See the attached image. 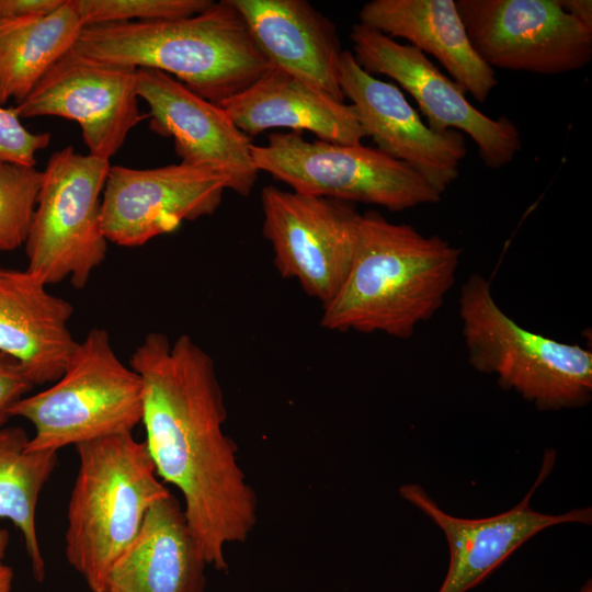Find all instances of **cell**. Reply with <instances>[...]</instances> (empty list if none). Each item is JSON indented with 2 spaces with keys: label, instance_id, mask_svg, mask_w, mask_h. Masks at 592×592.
I'll use <instances>...</instances> for the list:
<instances>
[{
  "label": "cell",
  "instance_id": "cell-1",
  "mask_svg": "<svg viewBox=\"0 0 592 592\" xmlns=\"http://www.w3.org/2000/svg\"><path fill=\"white\" fill-rule=\"evenodd\" d=\"M129 366L143 383L145 444L156 473L175 486L207 565L227 571L225 546L257 523V496L225 434L227 410L212 356L190 335L148 333Z\"/></svg>",
  "mask_w": 592,
  "mask_h": 592
},
{
  "label": "cell",
  "instance_id": "cell-2",
  "mask_svg": "<svg viewBox=\"0 0 592 592\" xmlns=\"http://www.w3.org/2000/svg\"><path fill=\"white\" fill-rule=\"evenodd\" d=\"M460 254L437 235L424 236L376 210L361 214L351 266L335 295L322 305L321 326L411 338L443 306Z\"/></svg>",
  "mask_w": 592,
  "mask_h": 592
},
{
  "label": "cell",
  "instance_id": "cell-3",
  "mask_svg": "<svg viewBox=\"0 0 592 592\" xmlns=\"http://www.w3.org/2000/svg\"><path fill=\"white\" fill-rule=\"evenodd\" d=\"M73 49L100 62L174 76L218 105L273 67L231 0L191 18L86 25Z\"/></svg>",
  "mask_w": 592,
  "mask_h": 592
},
{
  "label": "cell",
  "instance_id": "cell-4",
  "mask_svg": "<svg viewBox=\"0 0 592 592\" xmlns=\"http://www.w3.org/2000/svg\"><path fill=\"white\" fill-rule=\"evenodd\" d=\"M79 468L67 510L65 551L91 592H109L113 566L136 537L151 504L170 491L145 442L133 433L76 446Z\"/></svg>",
  "mask_w": 592,
  "mask_h": 592
},
{
  "label": "cell",
  "instance_id": "cell-5",
  "mask_svg": "<svg viewBox=\"0 0 592 592\" xmlns=\"http://www.w3.org/2000/svg\"><path fill=\"white\" fill-rule=\"evenodd\" d=\"M459 318L469 364L494 375L540 411L587 406L592 399V353L530 331L497 304L489 281L473 274L462 285Z\"/></svg>",
  "mask_w": 592,
  "mask_h": 592
},
{
  "label": "cell",
  "instance_id": "cell-6",
  "mask_svg": "<svg viewBox=\"0 0 592 592\" xmlns=\"http://www.w3.org/2000/svg\"><path fill=\"white\" fill-rule=\"evenodd\" d=\"M140 376L116 355L105 329L92 328L65 373L47 389L11 409L35 429L27 451H56L96 439L133 433L143 420Z\"/></svg>",
  "mask_w": 592,
  "mask_h": 592
},
{
  "label": "cell",
  "instance_id": "cell-7",
  "mask_svg": "<svg viewBox=\"0 0 592 592\" xmlns=\"http://www.w3.org/2000/svg\"><path fill=\"white\" fill-rule=\"evenodd\" d=\"M251 155L259 172L300 194L372 204L390 212L434 204L442 196L407 163L362 144L309 141L301 132L273 133L266 144L252 145Z\"/></svg>",
  "mask_w": 592,
  "mask_h": 592
},
{
  "label": "cell",
  "instance_id": "cell-8",
  "mask_svg": "<svg viewBox=\"0 0 592 592\" xmlns=\"http://www.w3.org/2000/svg\"><path fill=\"white\" fill-rule=\"evenodd\" d=\"M110 166V160L82 155L72 146L49 157L24 244L25 270L46 285L68 278L83 288L105 260L109 241L101 204Z\"/></svg>",
  "mask_w": 592,
  "mask_h": 592
},
{
  "label": "cell",
  "instance_id": "cell-9",
  "mask_svg": "<svg viewBox=\"0 0 592 592\" xmlns=\"http://www.w3.org/2000/svg\"><path fill=\"white\" fill-rule=\"evenodd\" d=\"M469 42L492 69L561 75L592 60V27L561 0H456Z\"/></svg>",
  "mask_w": 592,
  "mask_h": 592
},
{
  "label": "cell",
  "instance_id": "cell-10",
  "mask_svg": "<svg viewBox=\"0 0 592 592\" xmlns=\"http://www.w3.org/2000/svg\"><path fill=\"white\" fill-rule=\"evenodd\" d=\"M262 231L274 265L322 305L343 283L352 263L361 214L352 203L266 185L261 192Z\"/></svg>",
  "mask_w": 592,
  "mask_h": 592
},
{
  "label": "cell",
  "instance_id": "cell-11",
  "mask_svg": "<svg viewBox=\"0 0 592 592\" xmlns=\"http://www.w3.org/2000/svg\"><path fill=\"white\" fill-rule=\"evenodd\" d=\"M352 54L367 73L384 75L417 102L434 132L458 130L477 145L482 163L501 169L522 149L521 134L506 116L492 118L476 109L466 92L423 53L362 23L352 26Z\"/></svg>",
  "mask_w": 592,
  "mask_h": 592
},
{
  "label": "cell",
  "instance_id": "cell-12",
  "mask_svg": "<svg viewBox=\"0 0 592 592\" xmlns=\"http://www.w3.org/2000/svg\"><path fill=\"white\" fill-rule=\"evenodd\" d=\"M137 69L68 50L14 111L21 119L56 116L77 122L89 155L110 160L148 114L139 111Z\"/></svg>",
  "mask_w": 592,
  "mask_h": 592
},
{
  "label": "cell",
  "instance_id": "cell-13",
  "mask_svg": "<svg viewBox=\"0 0 592 592\" xmlns=\"http://www.w3.org/2000/svg\"><path fill=\"white\" fill-rule=\"evenodd\" d=\"M227 181L182 162L151 169L110 166L101 217L109 242L135 248L177 230L183 221L212 216Z\"/></svg>",
  "mask_w": 592,
  "mask_h": 592
},
{
  "label": "cell",
  "instance_id": "cell-14",
  "mask_svg": "<svg viewBox=\"0 0 592 592\" xmlns=\"http://www.w3.org/2000/svg\"><path fill=\"white\" fill-rule=\"evenodd\" d=\"M136 86L139 99L149 106L150 130L173 139L182 163L219 174L228 190L250 195L259 174L253 144L220 105L157 69L138 68Z\"/></svg>",
  "mask_w": 592,
  "mask_h": 592
},
{
  "label": "cell",
  "instance_id": "cell-15",
  "mask_svg": "<svg viewBox=\"0 0 592 592\" xmlns=\"http://www.w3.org/2000/svg\"><path fill=\"white\" fill-rule=\"evenodd\" d=\"M555 453L545 454L539 475L527 494L512 509L483 519L451 515L417 483L400 487L401 498L440 527L449 547V563L437 592H467L504 562L517 548L545 528L565 523H592V509L578 508L562 514H545L531 506V498L546 479Z\"/></svg>",
  "mask_w": 592,
  "mask_h": 592
},
{
  "label": "cell",
  "instance_id": "cell-16",
  "mask_svg": "<svg viewBox=\"0 0 592 592\" xmlns=\"http://www.w3.org/2000/svg\"><path fill=\"white\" fill-rule=\"evenodd\" d=\"M339 80L378 150L413 168L441 194L458 179L467 155L464 134L431 129L397 86L363 70L351 50L342 53Z\"/></svg>",
  "mask_w": 592,
  "mask_h": 592
},
{
  "label": "cell",
  "instance_id": "cell-17",
  "mask_svg": "<svg viewBox=\"0 0 592 592\" xmlns=\"http://www.w3.org/2000/svg\"><path fill=\"white\" fill-rule=\"evenodd\" d=\"M273 67L344 102L339 80L343 53L332 21L306 0H231Z\"/></svg>",
  "mask_w": 592,
  "mask_h": 592
},
{
  "label": "cell",
  "instance_id": "cell-18",
  "mask_svg": "<svg viewBox=\"0 0 592 592\" xmlns=\"http://www.w3.org/2000/svg\"><path fill=\"white\" fill-rule=\"evenodd\" d=\"M72 305L47 291L29 271L0 276V352L14 358L33 385L53 384L68 367L79 342L69 329Z\"/></svg>",
  "mask_w": 592,
  "mask_h": 592
},
{
  "label": "cell",
  "instance_id": "cell-19",
  "mask_svg": "<svg viewBox=\"0 0 592 592\" xmlns=\"http://www.w3.org/2000/svg\"><path fill=\"white\" fill-rule=\"evenodd\" d=\"M220 106L249 137L270 128L308 130L319 140L343 145H360L366 137L352 104L277 67Z\"/></svg>",
  "mask_w": 592,
  "mask_h": 592
},
{
  "label": "cell",
  "instance_id": "cell-20",
  "mask_svg": "<svg viewBox=\"0 0 592 592\" xmlns=\"http://www.w3.org/2000/svg\"><path fill=\"white\" fill-rule=\"evenodd\" d=\"M203 550L183 508L169 492L148 509L141 526L110 574L116 592H203Z\"/></svg>",
  "mask_w": 592,
  "mask_h": 592
},
{
  "label": "cell",
  "instance_id": "cell-21",
  "mask_svg": "<svg viewBox=\"0 0 592 592\" xmlns=\"http://www.w3.org/2000/svg\"><path fill=\"white\" fill-rule=\"evenodd\" d=\"M358 19L433 56L478 102H485L498 84L494 69L474 50L454 0H372L362 5Z\"/></svg>",
  "mask_w": 592,
  "mask_h": 592
},
{
  "label": "cell",
  "instance_id": "cell-22",
  "mask_svg": "<svg viewBox=\"0 0 592 592\" xmlns=\"http://www.w3.org/2000/svg\"><path fill=\"white\" fill-rule=\"evenodd\" d=\"M82 29L72 0L49 14L0 19V105L21 102Z\"/></svg>",
  "mask_w": 592,
  "mask_h": 592
},
{
  "label": "cell",
  "instance_id": "cell-23",
  "mask_svg": "<svg viewBox=\"0 0 592 592\" xmlns=\"http://www.w3.org/2000/svg\"><path fill=\"white\" fill-rule=\"evenodd\" d=\"M30 441L20 426H0V519L21 532L34 578H45L35 512L39 494L56 468V451H27Z\"/></svg>",
  "mask_w": 592,
  "mask_h": 592
},
{
  "label": "cell",
  "instance_id": "cell-24",
  "mask_svg": "<svg viewBox=\"0 0 592 592\" xmlns=\"http://www.w3.org/2000/svg\"><path fill=\"white\" fill-rule=\"evenodd\" d=\"M42 182L35 167L0 161V252L25 244Z\"/></svg>",
  "mask_w": 592,
  "mask_h": 592
},
{
  "label": "cell",
  "instance_id": "cell-25",
  "mask_svg": "<svg viewBox=\"0 0 592 592\" xmlns=\"http://www.w3.org/2000/svg\"><path fill=\"white\" fill-rule=\"evenodd\" d=\"M213 2L212 0H72L83 26L191 18L205 11Z\"/></svg>",
  "mask_w": 592,
  "mask_h": 592
},
{
  "label": "cell",
  "instance_id": "cell-26",
  "mask_svg": "<svg viewBox=\"0 0 592 592\" xmlns=\"http://www.w3.org/2000/svg\"><path fill=\"white\" fill-rule=\"evenodd\" d=\"M49 133H32L21 122L14 107L0 105V161L36 164V153L49 146Z\"/></svg>",
  "mask_w": 592,
  "mask_h": 592
},
{
  "label": "cell",
  "instance_id": "cell-27",
  "mask_svg": "<svg viewBox=\"0 0 592 592\" xmlns=\"http://www.w3.org/2000/svg\"><path fill=\"white\" fill-rule=\"evenodd\" d=\"M34 387L22 366L0 352V426L8 421L12 407Z\"/></svg>",
  "mask_w": 592,
  "mask_h": 592
},
{
  "label": "cell",
  "instance_id": "cell-28",
  "mask_svg": "<svg viewBox=\"0 0 592 592\" xmlns=\"http://www.w3.org/2000/svg\"><path fill=\"white\" fill-rule=\"evenodd\" d=\"M65 0H0V19L45 15L57 10Z\"/></svg>",
  "mask_w": 592,
  "mask_h": 592
},
{
  "label": "cell",
  "instance_id": "cell-29",
  "mask_svg": "<svg viewBox=\"0 0 592 592\" xmlns=\"http://www.w3.org/2000/svg\"><path fill=\"white\" fill-rule=\"evenodd\" d=\"M9 543V533L0 528V592H11L13 583V570L3 562Z\"/></svg>",
  "mask_w": 592,
  "mask_h": 592
},
{
  "label": "cell",
  "instance_id": "cell-30",
  "mask_svg": "<svg viewBox=\"0 0 592 592\" xmlns=\"http://www.w3.org/2000/svg\"><path fill=\"white\" fill-rule=\"evenodd\" d=\"M563 8L592 27V2L590 0H561Z\"/></svg>",
  "mask_w": 592,
  "mask_h": 592
},
{
  "label": "cell",
  "instance_id": "cell-31",
  "mask_svg": "<svg viewBox=\"0 0 592 592\" xmlns=\"http://www.w3.org/2000/svg\"><path fill=\"white\" fill-rule=\"evenodd\" d=\"M577 592H592V581L588 580Z\"/></svg>",
  "mask_w": 592,
  "mask_h": 592
},
{
  "label": "cell",
  "instance_id": "cell-32",
  "mask_svg": "<svg viewBox=\"0 0 592 592\" xmlns=\"http://www.w3.org/2000/svg\"><path fill=\"white\" fill-rule=\"evenodd\" d=\"M4 271H5V269H3L2 266H0V276L3 274Z\"/></svg>",
  "mask_w": 592,
  "mask_h": 592
},
{
  "label": "cell",
  "instance_id": "cell-33",
  "mask_svg": "<svg viewBox=\"0 0 592 592\" xmlns=\"http://www.w3.org/2000/svg\"><path fill=\"white\" fill-rule=\"evenodd\" d=\"M109 592H116V591H114V590H109Z\"/></svg>",
  "mask_w": 592,
  "mask_h": 592
}]
</instances>
